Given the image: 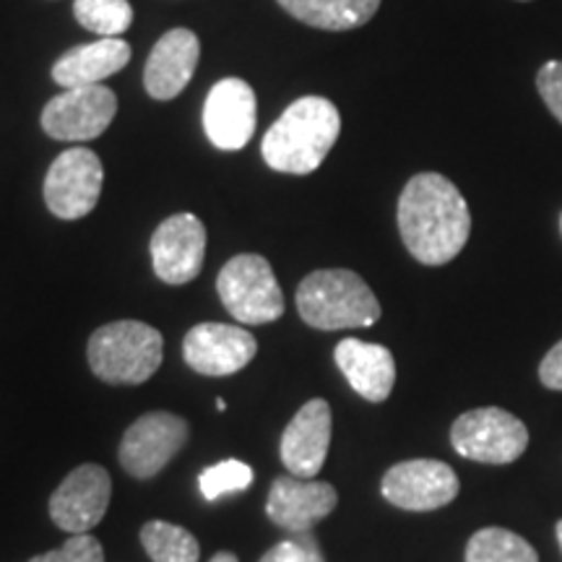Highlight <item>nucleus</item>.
Here are the masks:
<instances>
[{
    "label": "nucleus",
    "mask_w": 562,
    "mask_h": 562,
    "mask_svg": "<svg viewBox=\"0 0 562 562\" xmlns=\"http://www.w3.org/2000/svg\"><path fill=\"white\" fill-rule=\"evenodd\" d=\"M396 220L406 250L425 266L451 263L472 235L467 199L438 172H419L406 182Z\"/></svg>",
    "instance_id": "obj_1"
},
{
    "label": "nucleus",
    "mask_w": 562,
    "mask_h": 562,
    "mask_svg": "<svg viewBox=\"0 0 562 562\" xmlns=\"http://www.w3.org/2000/svg\"><path fill=\"white\" fill-rule=\"evenodd\" d=\"M341 133V115L326 97H300L266 131L261 157L271 170L311 175L326 161Z\"/></svg>",
    "instance_id": "obj_2"
},
{
    "label": "nucleus",
    "mask_w": 562,
    "mask_h": 562,
    "mask_svg": "<svg viewBox=\"0 0 562 562\" xmlns=\"http://www.w3.org/2000/svg\"><path fill=\"white\" fill-rule=\"evenodd\" d=\"M297 313L318 331L370 328L381 321V302L360 273L321 269L307 273L297 286Z\"/></svg>",
    "instance_id": "obj_3"
},
{
    "label": "nucleus",
    "mask_w": 562,
    "mask_h": 562,
    "mask_svg": "<svg viewBox=\"0 0 562 562\" xmlns=\"http://www.w3.org/2000/svg\"><path fill=\"white\" fill-rule=\"evenodd\" d=\"M87 360L104 383L140 385L165 360V339L149 323L115 321L89 336Z\"/></svg>",
    "instance_id": "obj_4"
},
{
    "label": "nucleus",
    "mask_w": 562,
    "mask_h": 562,
    "mask_svg": "<svg viewBox=\"0 0 562 562\" xmlns=\"http://www.w3.org/2000/svg\"><path fill=\"white\" fill-rule=\"evenodd\" d=\"M216 292L240 326H263L284 315V292L277 273L258 252H240L229 258L216 277Z\"/></svg>",
    "instance_id": "obj_5"
},
{
    "label": "nucleus",
    "mask_w": 562,
    "mask_h": 562,
    "mask_svg": "<svg viewBox=\"0 0 562 562\" xmlns=\"http://www.w3.org/2000/svg\"><path fill=\"white\" fill-rule=\"evenodd\" d=\"M451 442L456 453L480 463H510L521 459L529 448V430L516 414L482 406L463 412L451 427Z\"/></svg>",
    "instance_id": "obj_6"
},
{
    "label": "nucleus",
    "mask_w": 562,
    "mask_h": 562,
    "mask_svg": "<svg viewBox=\"0 0 562 562\" xmlns=\"http://www.w3.org/2000/svg\"><path fill=\"white\" fill-rule=\"evenodd\" d=\"M188 422L172 412H146L133 422L121 440V467L136 480H151L186 448Z\"/></svg>",
    "instance_id": "obj_7"
},
{
    "label": "nucleus",
    "mask_w": 562,
    "mask_h": 562,
    "mask_svg": "<svg viewBox=\"0 0 562 562\" xmlns=\"http://www.w3.org/2000/svg\"><path fill=\"white\" fill-rule=\"evenodd\" d=\"M102 159L87 146L66 149L47 170L45 203L58 220L76 222L91 214L102 195Z\"/></svg>",
    "instance_id": "obj_8"
},
{
    "label": "nucleus",
    "mask_w": 562,
    "mask_h": 562,
    "mask_svg": "<svg viewBox=\"0 0 562 562\" xmlns=\"http://www.w3.org/2000/svg\"><path fill=\"white\" fill-rule=\"evenodd\" d=\"M117 115L115 91L104 83L94 87L66 89L63 94L53 97L42 110V128L55 140H83L100 138Z\"/></svg>",
    "instance_id": "obj_9"
},
{
    "label": "nucleus",
    "mask_w": 562,
    "mask_h": 562,
    "mask_svg": "<svg viewBox=\"0 0 562 562\" xmlns=\"http://www.w3.org/2000/svg\"><path fill=\"white\" fill-rule=\"evenodd\" d=\"M461 482L448 463L435 459L402 461L385 472L383 497L391 505L412 513H427L451 505L459 497Z\"/></svg>",
    "instance_id": "obj_10"
},
{
    "label": "nucleus",
    "mask_w": 562,
    "mask_h": 562,
    "mask_svg": "<svg viewBox=\"0 0 562 562\" xmlns=\"http://www.w3.org/2000/svg\"><path fill=\"white\" fill-rule=\"evenodd\" d=\"M112 480L100 463H81L50 497V518L68 533H89L110 508Z\"/></svg>",
    "instance_id": "obj_11"
},
{
    "label": "nucleus",
    "mask_w": 562,
    "mask_h": 562,
    "mask_svg": "<svg viewBox=\"0 0 562 562\" xmlns=\"http://www.w3.org/2000/svg\"><path fill=\"white\" fill-rule=\"evenodd\" d=\"M256 355V336L229 323H199L182 339V357L188 368L209 378L235 375L248 368Z\"/></svg>",
    "instance_id": "obj_12"
},
{
    "label": "nucleus",
    "mask_w": 562,
    "mask_h": 562,
    "mask_svg": "<svg viewBox=\"0 0 562 562\" xmlns=\"http://www.w3.org/2000/svg\"><path fill=\"white\" fill-rule=\"evenodd\" d=\"M154 273L180 286L199 277L206 258V227L195 214H172L151 235Z\"/></svg>",
    "instance_id": "obj_13"
},
{
    "label": "nucleus",
    "mask_w": 562,
    "mask_h": 562,
    "mask_svg": "<svg viewBox=\"0 0 562 562\" xmlns=\"http://www.w3.org/2000/svg\"><path fill=\"white\" fill-rule=\"evenodd\" d=\"M256 91L243 79H222L203 104V131L222 151H240L256 133Z\"/></svg>",
    "instance_id": "obj_14"
},
{
    "label": "nucleus",
    "mask_w": 562,
    "mask_h": 562,
    "mask_svg": "<svg viewBox=\"0 0 562 562\" xmlns=\"http://www.w3.org/2000/svg\"><path fill=\"white\" fill-rule=\"evenodd\" d=\"M331 406L326 398H311L294 414L281 435V461L286 472L300 480H313L326 463L331 448Z\"/></svg>",
    "instance_id": "obj_15"
},
{
    "label": "nucleus",
    "mask_w": 562,
    "mask_h": 562,
    "mask_svg": "<svg viewBox=\"0 0 562 562\" xmlns=\"http://www.w3.org/2000/svg\"><path fill=\"white\" fill-rule=\"evenodd\" d=\"M336 505H339V492L331 484L290 474L273 480L266 501V516L290 533H302L331 516Z\"/></svg>",
    "instance_id": "obj_16"
},
{
    "label": "nucleus",
    "mask_w": 562,
    "mask_h": 562,
    "mask_svg": "<svg viewBox=\"0 0 562 562\" xmlns=\"http://www.w3.org/2000/svg\"><path fill=\"white\" fill-rule=\"evenodd\" d=\"M201 60V42L191 30L161 34L144 68L146 94L157 102H170L193 79Z\"/></svg>",
    "instance_id": "obj_17"
},
{
    "label": "nucleus",
    "mask_w": 562,
    "mask_h": 562,
    "mask_svg": "<svg viewBox=\"0 0 562 562\" xmlns=\"http://www.w3.org/2000/svg\"><path fill=\"white\" fill-rule=\"evenodd\" d=\"M336 368L347 383L372 404H381L391 396L396 385V362L391 349L383 344H368L360 339H344L334 349Z\"/></svg>",
    "instance_id": "obj_18"
},
{
    "label": "nucleus",
    "mask_w": 562,
    "mask_h": 562,
    "mask_svg": "<svg viewBox=\"0 0 562 562\" xmlns=\"http://www.w3.org/2000/svg\"><path fill=\"white\" fill-rule=\"evenodd\" d=\"M131 60V45L121 37H102L79 45L74 50L63 53L53 66V79L63 89L94 87L117 70H123Z\"/></svg>",
    "instance_id": "obj_19"
},
{
    "label": "nucleus",
    "mask_w": 562,
    "mask_h": 562,
    "mask_svg": "<svg viewBox=\"0 0 562 562\" xmlns=\"http://www.w3.org/2000/svg\"><path fill=\"white\" fill-rule=\"evenodd\" d=\"M290 16L326 32H349L364 26L381 9V0H277Z\"/></svg>",
    "instance_id": "obj_20"
},
{
    "label": "nucleus",
    "mask_w": 562,
    "mask_h": 562,
    "mask_svg": "<svg viewBox=\"0 0 562 562\" xmlns=\"http://www.w3.org/2000/svg\"><path fill=\"white\" fill-rule=\"evenodd\" d=\"M140 544L151 562H199L201 544L191 531L170 521H149L140 529Z\"/></svg>",
    "instance_id": "obj_21"
},
{
    "label": "nucleus",
    "mask_w": 562,
    "mask_h": 562,
    "mask_svg": "<svg viewBox=\"0 0 562 562\" xmlns=\"http://www.w3.org/2000/svg\"><path fill=\"white\" fill-rule=\"evenodd\" d=\"M467 562H539V554L518 533L487 526L469 539Z\"/></svg>",
    "instance_id": "obj_22"
},
{
    "label": "nucleus",
    "mask_w": 562,
    "mask_h": 562,
    "mask_svg": "<svg viewBox=\"0 0 562 562\" xmlns=\"http://www.w3.org/2000/svg\"><path fill=\"white\" fill-rule=\"evenodd\" d=\"M74 16L91 34L121 37L133 24V5L128 0H74Z\"/></svg>",
    "instance_id": "obj_23"
},
{
    "label": "nucleus",
    "mask_w": 562,
    "mask_h": 562,
    "mask_svg": "<svg viewBox=\"0 0 562 562\" xmlns=\"http://www.w3.org/2000/svg\"><path fill=\"white\" fill-rule=\"evenodd\" d=\"M250 482H252V469L248 467V463H243L237 459L214 463V467L203 469L199 476L201 495L206 497L209 503L220 501L222 495H229V492L248 490Z\"/></svg>",
    "instance_id": "obj_24"
},
{
    "label": "nucleus",
    "mask_w": 562,
    "mask_h": 562,
    "mask_svg": "<svg viewBox=\"0 0 562 562\" xmlns=\"http://www.w3.org/2000/svg\"><path fill=\"white\" fill-rule=\"evenodd\" d=\"M30 562H104V550L100 539L89 537V533H74L58 550L37 554Z\"/></svg>",
    "instance_id": "obj_25"
},
{
    "label": "nucleus",
    "mask_w": 562,
    "mask_h": 562,
    "mask_svg": "<svg viewBox=\"0 0 562 562\" xmlns=\"http://www.w3.org/2000/svg\"><path fill=\"white\" fill-rule=\"evenodd\" d=\"M537 89L547 110L562 125V60H547L537 74Z\"/></svg>",
    "instance_id": "obj_26"
},
{
    "label": "nucleus",
    "mask_w": 562,
    "mask_h": 562,
    "mask_svg": "<svg viewBox=\"0 0 562 562\" xmlns=\"http://www.w3.org/2000/svg\"><path fill=\"white\" fill-rule=\"evenodd\" d=\"M539 381L544 389L562 391V339L547 351L542 364H539Z\"/></svg>",
    "instance_id": "obj_27"
},
{
    "label": "nucleus",
    "mask_w": 562,
    "mask_h": 562,
    "mask_svg": "<svg viewBox=\"0 0 562 562\" xmlns=\"http://www.w3.org/2000/svg\"><path fill=\"white\" fill-rule=\"evenodd\" d=\"M258 562H302V547L297 544V539L290 537L284 542L273 544Z\"/></svg>",
    "instance_id": "obj_28"
},
{
    "label": "nucleus",
    "mask_w": 562,
    "mask_h": 562,
    "mask_svg": "<svg viewBox=\"0 0 562 562\" xmlns=\"http://www.w3.org/2000/svg\"><path fill=\"white\" fill-rule=\"evenodd\" d=\"M292 537L297 539V544L302 547V562H326V558H323V550H321L318 539H315L313 531L292 533Z\"/></svg>",
    "instance_id": "obj_29"
},
{
    "label": "nucleus",
    "mask_w": 562,
    "mask_h": 562,
    "mask_svg": "<svg viewBox=\"0 0 562 562\" xmlns=\"http://www.w3.org/2000/svg\"><path fill=\"white\" fill-rule=\"evenodd\" d=\"M209 562H240V560H237L235 552H216Z\"/></svg>",
    "instance_id": "obj_30"
},
{
    "label": "nucleus",
    "mask_w": 562,
    "mask_h": 562,
    "mask_svg": "<svg viewBox=\"0 0 562 562\" xmlns=\"http://www.w3.org/2000/svg\"><path fill=\"white\" fill-rule=\"evenodd\" d=\"M554 533H558V542H560V550H562V518L558 521V526H554Z\"/></svg>",
    "instance_id": "obj_31"
},
{
    "label": "nucleus",
    "mask_w": 562,
    "mask_h": 562,
    "mask_svg": "<svg viewBox=\"0 0 562 562\" xmlns=\"http://www.w3.org/2000/svg\"><path fill=\"white\" fill-rule=\"evenodd\" d=\"M216 409H220V412L227 409V402H224V398H216Z\"/></svg>",
    "instance_id": "obj_32"
},
{
    "label": "nucleus",
    "mask_w": 562,
    "mask_h": 562,
    "mask_svg": "<svg viewBox=\"0 0 562 562\" xmlns=\"http://www.w3.org/2000/svg\"><path fill=\"white\" fill-rule=\"evenodd\" d=\"M518 3H529V0H518Z\"/></svg>",
    "instance_id": "obj_33"
},
{
    "label": "nucleus",
    "mask_w": 562,
    "mask_h": 562,
    "mask_svg": "<svg viewBox=\"0 0 562 562\" xmlns=\"http://www.w3.org/2000/svg\"><path fill=\"white\" fill-rule=\"evenodd\" d=\"M560 229H562V216H560Z\"/></svg>",
    "instance_id": "obj_34"
}]
</instances>
